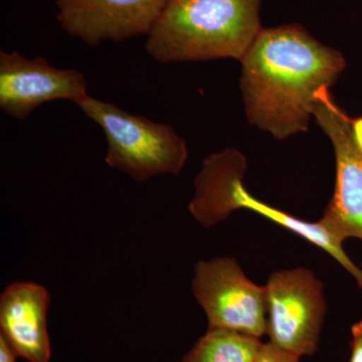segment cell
<instances>
[{"mask_svg": "<svg viewBox=\"0 0 362 362\" xmlns=\"http://www.w3.org/2000/svg\"><path fill=\"white\" fill-rule=\"evenodd\" d=\"M49 304L51 295L37 283H13L2 292L0 337L6 340L18 357L30 362L51 361L47 319Z\"/></svg>", "mask_w": 362, "mask_h": 362, "instance_id": "cell-10", "label": "cell"}, {"mask_svg": "<svg viewBox=\"0 0 362 362\" xmlns=\"http://www.w3.org/2000/svg\"><path fill=\"white\" fill-rule=\"evenodd\" d=\"M246 170V157L238 150L226 148L207 156L195 177L194 197L188 204L194 220L204 228H211L240 209L258 214L329 254L356 279L362 290L361 267L349 258L343 243L326 230L320 221L300 220L250 194L243 182Z\"/></svg>", "mask_w": 362, "mask_h": 362, "instance_id": "cell-3", "label": "cell"}, {"mask_svg": "<svg viewBox=\"0 0 362 362\" xmlns=\"http://www.w3.org/2000/svg\"><path fill=\"white\" fill-rule=\"evenodd\" d=\"M103 130L105 161L138 182L180 175L188 158L187 142L166 123L131 114L111 102L86 97L77 105Z\"/></svg>", "mask_w": 362, "mask_h": 362, "instance_id": "cell-4", "label": "cell"}, {"mask_svg": "<svg viewBox=\"0 0 362 362\" xmlns=\"http://www.w3.org/2000/svg\"><path fill=\"white\" fill-rule=\"evenodd\" d=\"M361 269H362V266H361Z\"/></svg>", "mask_w": 362, "mask_h": 362, "instance_id": "cell-16", "label": "cell"}, {"mask_svg": "<svg viewBox=\"0 0 362 362\" xmlns=\"http://www.w3.org/2000/svg\"><path fill=\"white\" fill-rule=\"evenodd\" d=\"M313 118L334 150L337 180L334 192L320 223L340 242H362V152L351 130V119L340 108L330 90L319 93Z\"/></svg>", "mask_w": 362, "mask_h": 362, "instance_id": "cell-7", "label": "cell"}, {"mask_svg": "<svg viewBox=\"0 0 362 362\" xmlns=\"http://www.w3.org/2000/svg\"><path fill=\"white\" fill-rule=\"evenodd\" d=\"M240 62L247 121L279 140L308 129L319 93L346 66L341 52L299 25L262 28Z\"/></svg>", "mask_w": 362, "mask_h": 362, "instance_id": "cell-1", "label": "cell"}, {"mask_svg": "<svg viewBox=\"0 0 362 362\" xmlns=\"http://www.w3.org/2000/svg\"><path fill=\"white\" fill-rule=\"evenodd\" d=\"M265 287L269 343L299 358L314 356L327 311L321 281L296 268L272 274Z\"/></svg>", "mask_w": 362, "mask_h": 362, "instance_id": "cell-5", "label": "cell"}, {"mask_svg": "<svg viewBox=\"0 0 362 362\" xmlns=\"http://www.w3.org/2000/svg\"><path fill=\"white\" fill-rule=\"evenodd\" d=\"M18 356L4 337H0V362H16Z\"/></svg>", "mask_w": 362, "mask_h": 362, "instance_id": "cell-14", "label": "cell"}, {"mask_svg": "<svg viewBox=\"0 0 362 362\" xmlns=\"http://www.w3.org/2000/svg\"><path fill=\"white\" fill-rule=\"evenodd\" d=\"M351 130L356 145L362 152V117L354 119V120L351 119Z\"/></svg>", "mask_w": 362, "mask_h": 362, "instance_id": "cell-15", "label": "cell"}, {"mask_svg": "<svg viewBox=\"0 0 362 362\" xmlns=\"http://www.w3.org/2000/svg\"><path fill=\"white\" fill-rule=\"evenodd\" d=\"M264 343L235 331L209 329L181 362H252Z\"/></svg>", "mask_w": 362, "mask_h": 362, "instance_id": "cell-11", "label": "cell"}, {"mask_svg": "<svg viewBox=\"0 0 362 362\" xmlns=\"http://www.w3.org/2000/svg\"><path fill=\"white\" fill-rule=\"evenodd\" d=\"M252 362H300V358L268 342L264 343L258 356Z\"/></svg>", "mask_w": 362, "mask_h": 362, "instance_id": "cell-12", "label": "cell"}, {"mask_svg": "<svg viewBox=\"0 0 362 362\" xmlns=\"http://www.w3.org/2000/svg\"><path fill=\"white\" fill-rule=\"evenodd\" d=\"M192 287L209 329L235 331L259 339L267 334L266 287L250 280L235 259L199 261Z\"/></svg>", "mask_w": 362, "mask_h": 362, "instance_id": "cell-6", "label": "cell"}, {"mask_svg": "<svg viewBox=\"0 0 362 362\" xmlns=\"http://www.w3.org/2000/svg\"><path fill=\"white\" fill-rule=\"evenodd\" d=\"M88 96L81 71L56 68L40 56L28 59L18 52H0V108L11 118L25 121L47 102L78 105Z\"/></svg>", "mask_w": 362, "mask_h": 362, "instance_id": "cell-8", "label": "cell"}, {"mask_svg": "<svg viewBox=\"0 0 362 362\" xmlns=\"http://www.w3.org/2000/svg\"><path fill=\"white\" fill-rule=\"evenodd\" d=\"M169 0H56L63 30L90 47L148 35Z\"/></svg>", "mask_w": 362, "mask_h": 362, "instance_id": "cell-9", "label": "cell"}, {"mask_svg": "<svg viewBox=\"0 0 362 362\" xmlns=\"http://www.w3.org/2000/svg\"><path fill=\"white\" fill-rule=\"evenodd\" d=\"M349 362H362V319L351 327Z\"/></svg>", "mask_w": 362, "mask_h": 362, "instance_id": "cell-13", "label": "cell"}, {"mask_svg": "<svg viewBox=\"0 0 362 362\" xmlns=\"http://www.w3.org/2000/svg\"><path fill=\"white\" fill-rule=\"evenodd\" d=\"M262 0H169L145 49L160 64L240 61L262 30Z\"/></svg>", "mask_w": 362, "mask_h": 362, "instance_id": "cell-2", "label": "cell"}]
</instances>
